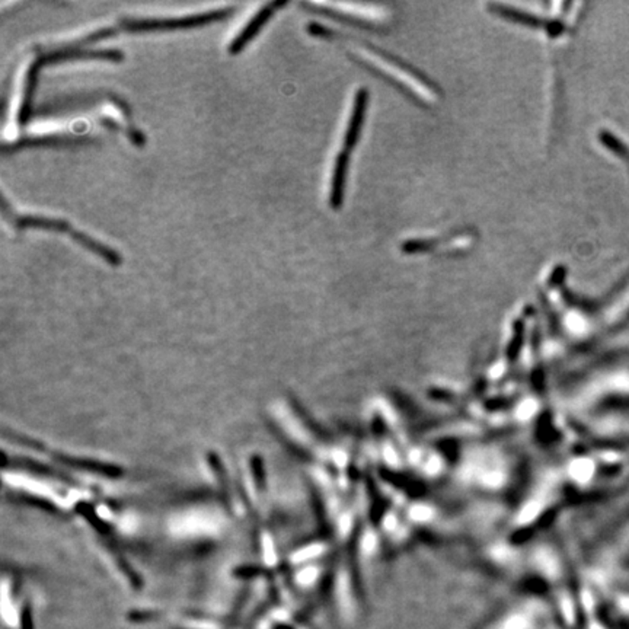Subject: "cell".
<instances>
[{
  "instance_id": "cell-1",
  "label": "cell",
  "mask_w": 629,
  "mask_h": 629,
  "mask_svg": "<svg viewBox=\"0 0 629 629\" xmlns=\"http://www.w3.org/2000/svg\"><path fill=\"white\" fill-rule=\"evenodd\" d=\"M2 210L6 218L11 220L12 225L20 228V229H27V228H35V229L54 230V232L66 233L73 239L79 242L82 247L95 252L96 256H100L103 261H107L111 265H120L121 264V256L119 252L110 248L107 245L101 244L94 238L85 235L84 232L75 229L73 226L66 220H58V219L44 218V216H32V214H15L9 209L8 202L4 197H2Z\"/></svg>"
},
{
  "instance_id": "cell-2",
  "label": "cell",
  "mask_w": 629,
  "mask_h": 629,
  "mask_svg": "<svg viewBox=\"0 0 629 629\" xmlns=\"http://www.w3.org/2000/svg\"><path fill=\"white\" fill-rule=\"evenodd\" d=\"M237 11V6L204 12L200 15L184 16V18H166V20H124L115 23L114 30L119 32H145V31L178 30V28L202 27L206 23L225 20Z\"/></svg>"
},
{
  "instance_id": "cell-3",
  "label": "cell",
  "mask_w": 629,
  "mask_h": 629,
  "mask_svg": "<svg viewBox=\"0 0 629 629\" xmlns=\"http://www.w3.org/2000/svg\"><path fill=\"white\" fill-rule=\"evenodd\" d=\"M124 58V53L121 50H115V49H110V50H89V49H61V50L51 51V53H46L44 56H40L37 58L40 65H53V63H63V61H73V60H103V61H114V63H119Z\"/></svg>"
},
{
  "instance_id": "cell-4",
  "label": "cell",
  "mask_w": 629,
  "mask_h": 629,
  "mask_svg": "<svg viewBox=\"0 0 629 629\" xmlns=\"http://www.w3.org/2000/svg\"><path fill=\"white\" fill-rule=\"evenodd\" d=\"M286 0H277V2H270V4H264L263 8L256 12V15L249 20V22L240 30L239 34L230 41L229 47H228L229 54H238L239 51L244 50L245 46L258 34V31L263 28L264 23L270 20L273 13L277 9L286 6Z\"/></svg>"
},
{
  "instance_id": "cell-5",
  "label": "cell",
  "mask_w": 629,
  "mask_h": 629,
  "mask_svg": "<svg viewBox=\"0 0 629 629\" xmlns=\"http://www.w3.org/2000/svg\"><path fill=\"white\" fill-rule=\"evenodd\" d=\"M367 101H369V94H367V89L362 88L357 92L355 100V107H353V112H351V119L348 121L347 131H346V138H344V149L346 152L353 149L355 143L359 140V134L362 131L363 121H364V115H366L367 110Z\"/></svg>"
},
{
  "instance_id": "cell-6",
  "label": "cell",
  "mask_w": 629,
  "mask_h": 629,
  "mask_svg": "<svg viewBox=\"0 0 629 629\" xmlns=\"http://www.w3.org/2000/svg\"><path fill=\"white\" fill-rule=\"evenodd\" d=\"M41 65L35 58L28 67L27 75H25V82H23L22 101H21L20 111H18V124L21 127L25 126L31 119V105H32V98H34L35 86H37V77H39Z\"/></svg>"
},
{
  "instance_id": "cell-7",
  "label": "cell",
  "mask_w": 629,
  "mask_h": 629,
  "mask_svg": "<svg viewBox=\"0 0 629 629\" xmlns=\"http://www.w3.org/2000/svg\"><path fill=\"white\" fill-rule=\"evenodd\" d=\"M348 152H343L337 157L336 166L332 171L331 193H329V202L332 209H340L344 200V190H346V178H347Z\"/></svg>"
},
{
  "instance_id": "cell-8",
  "label": "cell",
  "mask_w": 629,
  "mask_h": 629,
  "mask_svg": "<svg viewBox=\"0 0 629 629\" xmlns=\"http://www.w3.org/2000/svg\"><path fill=\"white\" fill-rule=\"evenodd\" d=\"M72 138L69 136H41V138H23L20 140H16L15 143H11V145L4 146V152H9V150L21 149V148H27V146H50V145H63V143H70Z\"/></svg>"
},
{
  "instance_id": "cell-9",
  "label": "cell",
  "mask_w": 629,
  "mask_h": 629,
  "mask_svg": "<svg viewBox=\"0 0 629 629\" xmlns=\"http://www.w3.org/2000/svg\"><path fill=\"white\" fill-rule=\"evenodd\" d=\"M491 629H550V626L544 622L522 621V619L508 616V618L499 621Z\"/></svg>"
}]
</instances>
